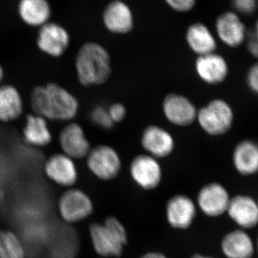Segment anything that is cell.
Instances as JSON below:
<instances>
[{"instance_id": "6da1fadb", "label": "cell", "mask_w": 258, "mask_h": 258, "mask_svg": "<svg viewBox=\"0 0 258 258\" xmlns=\"http://www.w3.org/2000/svg\"><path fill=\"white\" fill-rule=\"evenodd\" d=\"M30 101L34 113L47 120H71L76 118L79 110L76 97L55 83L34 88Z\"/></svg>"}, {"instance_id": "7a4b0ae2", "label": "cell", "mask_w": 258, "mask_h": 258, "mask_svg": "<svg viewBox=\"0 0 258 258\" xmlns=\"http://www.w3.org/2000/svg\"><path fill=\"white\" fill-rule=\"evenodd\" d=\"M75 67L78 79L82 86H101L111 77V56L100 44L87 42L78 52Z\"/></svg>"}, {"instance_id": "3957f363", "label": "cell", "mask_w": 258, "mask_h": 258, "mask_svg": "<svg viewBox=\"0 0 258 258\" xmlns=\"http://www.w3.org/2000/svg\"><path fill=\"white\" fill-rule=\"evenodd\" d=\"M90 236L93 247L102 257H118L127 242L125 227L115 217H109L104 224L90 226Z\"/></svg>"}, {"instance_id": "277c9868", "label": "cell", "mask_w": 258, "mask_h": 258, "mask_svg": "<svg viewBox=\"0 0 258 258\" xmlns=\"http://www.w3.org/2000/svg\"><path fill=\"white\" fill-rule=\"evenodd\" d=\"M196 120L205 133L211 137H220L232 128L235 113L228 102L215 98L198 110Z\"/></svg>"}, {"instance_id": "5b68a950", "label": "cell", "mask_w": 258, "mask_h": 258, "mask_svg": "<svg viewBox=\"0 0 258 258\" xmlns=\"http://www.w3.org/2000/svg\"><path fill=\"white\" fill-rule=\"evenodd\" d=\"M86 158L91 172L98 179L104 181L115 179L121 169L122 161L119 154L114 148L106 144L91 149Z\"/></svg>"}, {"instance_id": "8992f818", "label": "cell", "mask_w": 258, "mask_h": 258, "mask_svg": "<svg viewBox=\"0 0 258 258\" xmlns=\"http://www.w3.org/2000/svg\"><path fill=\"white\" fill-rule=\"evenodd\" d=\"M58 210L64 221L68 223H76L82 221L92 214V200L82 190L69 189L60 197Z\"/></svg>"}, {"instance_id": "52a82bcc", "label": "cell", "mask_w": 258, "mask_h": 258, "mask_svg": "<svg viewBox=\"0 0 258 258\" xmlns=\"http://www.w3.org/2000/svg\"><path fill=\"white\" fill-rule=\"evenodd\" d=\"M198 110L187 97L169 93L162 102V111L169 123L176 126L186 127L196 120Z\"/></svg>"}, {"instance_id": "ba28073f", "label": "cell", "mask_w": 258, "mask_h": 258, "mask_svg": "<svg viewBox=\"0 0 258 258\" xmlns=\"http://www.w3.org/2000/svg\"><path fill=\"white\" fill-rule=\"evenodd\" d=\"M130 174L134 182L142 189H153L161 183L162 168L156 158L139 154L131 162Z\"/></svg>"}, {"instance_id": "9c48e42d", "label": "cell", "mask_w": 258, "mask_h": 258, "mask_svg": "<svg viewBox=\"0 0 258 258\" xmlns=\"http://www.w3.org/2000/svg\"><path fill=\"white\" fill-rule=\"evenodd\" d=\"M69 32L59 24L47 23L40 27L37 45L43 53L52 57L63 55L70 46Z\"/></svg>"}, {"instance_id": "30bf717a", "label": "cell", "mask_w": 258, "mask_h": 258, "mask_svg": "<svg viewBox=\"0 0 258 258\" xmlns=\"http://www.w3.org/2000/svg\"><path fill=\"white\" fill-rule=\"evenodd\" d=\"M141 145L147 154L161 159L170 156L175 149V140L169 132L157 125H149L144 129Z\"/></svg>"}, {"instance_id": "8fae6325", "label": "cell", "mask_w": 258, "mask_h": 258, "mask_svg": "<svg viewBox=\"0 0 258 258\" xmlns=\"http://www.w3.org/2000/svg\"><path fill=\"white\" fill-rule=\"evenodd\" d=\"M195 69L199 79L210 86L221 84L227 79L230 71L225 57L216 52L198 56Z\"/></svg>"}, {"instance_id": "7c38bea8", "label": "cell", "mask_w": 258, "mask_h": 258, "mask_svg": "<svg viewBox=\"0 0 258 258\" xmlns=\"http://www.w3.org/2000/svg\"><path fill=\"white\" fill-rule=\"evenodd\" d=\"M59 142L62 153L74 160L86 158L92 149L83 127L75 122L61 130Z\"/></svg>"}, {"instance_id": "4fadbf2b", "label": "cell", "mask_w": 258, "mask_h": 258, "mask_svg": "<svg viewBox=\"0 0 258 258\" xmlns=\"http://www.w3.org/2000/svg\"><path fill=\"white\" fill-rule=\"evenodd\" d=\"M45 173L51 181L62 186H72L78 180L74 160L63 153L52 154L45 162Z\"/></svg>"}, {"instance_id": "5bb4252c", "label": "cell", "mask_w": 258, "mask_h": 258, "mask_svg": "<svg viewBox=\"0 0 258 258\" xmlns=\"http://www.w3.org/2000/svg\"><path fill=\"white\" fill-rule=\"evenodd\" d=\"M230 198L228 191L220 183L205 185L198 194V203L209 217H217L227 212Z\"/></svg>"}, {"instance_id": "9a60e30c", "label": "cell", "mask_w": 258, "mask_h": 258, "mask_svg": "<svg viewBox=\"0 0 258 258\" xmlns=\"http://www.w3.org/2000/svg\"><path fill=\"white\" fill-rule=\"evenodd\" d=\"M215 28L219 38L227 47L235 48L245 40V26L235 13L226 12L219 16Z\"/></svg>"}, {"instance_id": "2e32d148", "label": "cell", "mask_w": 258, "mask_h": 258, "mask_svg": "<svg viewBox=\"0 0 258 258\" xmlns=\"http://www.w3.org/2000/svg\"><path fill=\"white\" fill-rule=\"evenodd\" d=\"M103 23L108 31L123 35L132 31L134 17L128 5L119 0L111 2L104 10Z\"/></svg>"}, {"instance_id": "e0dca14e", "label": "cell", "mask_w": 258, "mask_h": 258, "mask_svg": "<svg viewBox=\"0 0 258 258\" xmlns=\"http://www.w3.org/2000/svg\"><path fill=\"white\" fill-rule=\"evenodd\" d=\"M166 214L171 227L184 230L192 223L196 215V207L187 196L176 195L168 202Z\"/></svg>"}, {"instance_id": "ac0fdd59", "label": "cell", "mask_w": 258, "mask_h": 258, "mask_svg": "<svg viewBox=\"0 0 258 258\" xmlns=\"http://www.w3.org/2000/svg\"><path fill=\"white\" fill-rule=\"evenodd\" d=\"M227 212L229 216L242 228L249 229L257 225L258 207L255 200L246 195L230 199Z\"/></svg>"}, {"instance_id": "d6986e66", "label": "cell", "mask_w": 258, "mask_h": 258, "mask_svg": "<svg viewBox=\"0 0 258 258\" xmlns=\"http://www.w3.org/2000/svg\"><path fill=\"white\" fill-rule=\"evenodd\" d=\"M232 163L236 171L243 176L255 174L258 169V147L249 139L241 141L234 149Z\"/></svg>"}, {"instance_id": "ffe728a7", "label": "cell", "mask_w": 258, "mask_h": 258, "mask_svg": "<svg viewBox=\"0 0 258 258\" xmlns=\"http://www.w3.org/2000/svg\"><path fill=\"white\" fill-rule=\"evenodd\" d=\"M186 41L192 52L198 56L215 52L217 41L210 29L203 23L190 25L186 32Z\"/></svg>"}, {"instance_id": "44dd1931", "label": "cell", "mask_w": 258, "mask_h": 258, "mask_svg": "<svg viewBox=\"0 0 258 258\" xmlns=\"http://www.w3.org/2000/svg\"><path fill=\"white\" fill-rule=\"evenodd\" d=\"M24 102L18 89L12 85L0 86V121L8 123L23 114Z\"/></svg>"}, {"instance_id": "7402d4cb", "label": "cell", "mask_w": 258, "mask_h": 258, "mask_svg": "<svg viewBox=\"0 0 258 258\" xmlns=\"http://www.w3.org/2000/svg\"><path fill=\"white\" fill-rule=\"evenodd\" d=\"M23 138L29 145L47 147L52 140L47 120L37 114H28L23 128Z\"/></svg>"}, {"instance_id": "603a6c76", "label": "cell", "mask_w": 258, "mask_h": 258, "mask_svg": "<svg viewBox=\"0 0 258 258\" xmlns=\"http://www.w3.org/2000/svg\"><path fill=\"white\" fill-rule=\"evenodd\" d=\"M221 247L227 258H251L254 253L253 242L242 230L232 231L226 235Z\"/></svg>"}, {"instance_id": "cb8c5ba5", "label": "cell", "mask_w": 258, "mask_h": 258, "mask_svg": "<svg viewBox=\"0 0 258 258\" xmlns=\"http://www.w3.org/2000/svg\"><path fill=\"white\" fill-rule=\"evenodd\" d=\"M18 13L27 25L41 27L50 19L51 8L47 0H20Z\"/></svg>"}, {"instance_id": "d4e9b609", "label": "cell", "mask_w": 258, "mask_h": 258, "mask_svg": "<svg viewBox=\"0 0 258 258\" xmlns=\"http://www.w3.org/2000/svg\"><path fill=\"white\" fill-rule=\"evenodd\" d=\"M25 254L23 244L16 234L0 230V258H25Z\"/></svg>"}, {"instance_id": "484cf974", "label": "cell", "mask_w": 258, "mask_h": 258, "mask_svg": "<svg viewBox=\"0 0 258 258\" xmlns=\"http://www.w3.org/2000/svg\"><path fill=\"white\" fill-rule=\"evenodd\" d=\"M91 121L97 126L105 129V130H111L114 126V123L112 121L111 117L108 114V109L101 106L95 107L91 111Z\"/></svg>"}, {"instance_id": "4316f807", "label": "cell", "mask_w": 258, "mask_h": 258, "mask_svg": "<svg viewBox=\"0 0 258 258\" xmlns=\"http://www.w3.org/2000/svg\"><path fill=\"white\" fill-rule=\"evenodd\" d=\"M107 109H108V114H109L112 121L113 122L114 124L123 121L125 119V116H126V108L122 103H113Z\"/></svg>"}, {"instance_id": "83f0119b", "label": "cell", "mask_w": 258, "mask_h": 258, "mask_svg": "<svg viewBox=\"0 0 258 258\" xmlns=\"http://www.w3.org/2000/svg\"><path fill=\"white\" fill-rule=\"evenodd\" d=\"M234 7L239 13L252 14L257 8V0H232Z\"/></svg>"}, {"instance_id": "f1b7e54d", "label": "cell", "mask_w": 258, "mask_h": 258, "mask_svg": "<svg viewBox=\"0 0 258 258\" xmlns=\"http://www.w3.org/2000/svg\"><path fill=\"white\" fill-rule=\"evenodd\" d=\"M246 83L251 92L257 94L258 92V66L257 63L251 66L247 71Z\"/></svg>"}, {"instance_id": "f546056e", "label": "cell", "mask_w": 258, "mask_h": 258, "mask_svg": "<svg viewBox=\"0 0 258 258\" xmlns=\"http://www.w3.org/2000/svg\"><path fill=\"white\" fill-rule=\"evenodd\" d=\"M170 8L177 12H188L191 10L196 3V0H165Z\"/></svg>"}, {"instance_id": "4dcf8cb0", "label": "cell", "mask_w": 258, "mask_h": 258, "mask_svg": "<svg viewBox=\"0 0 258 258\" xmlns=\"http://www.w3.org/2000/svg\"><path fill=\"white\" fill-rule=\"evenodd\" d=\"M247 49L249 53L253 57H257L258 54V44H257V24H256L254 32L251 34L247 42Z\"/></svg>"}, {"instance_id": "1f68e13d", "label": "cell", "mask_w": 258, "mask_h": 258, "mask_svg": "<svg viewBox=\"0 0 258 258\" xmlns=\"http://www.w3.org/2000/svg\"><path fill=\"white\" fill-rule=\"evenodd\" d=\"M141 258H167L164 254L159 253V252H149L144 254Z\"/></svg>"}, {"instance_id": "d6a6232c", "label": "cell", "mask_w": 258, "mask_h": 258, "mask_svg": "<svg viewBox=\"0 0 258 258\" xmlns=\"http://www.w3.org/2000/svg\"><path fill=\"white\" fill-rule=\"evenodd\" d=\"M5 77V71L4 69H3V66H2V64H0V83L2 82V81H3V79H4Z\"/></svg>"}, {"instance_id": "836d02e7", "label": "cell", "mask_w": 258, "mask_h": 258, "mask_svg": "<svg viewBox=\"0 0 258 258\" xmlns=\"http://www.w3.org/2000/svg\"><path fill=\"white\" fill-rule=\"evenodd\" d=\"M191 258H213L211 257H208V256L203 255V254H196V255L193 256Z\"/></svg>"}, {"instance_id": "e575fe53", "label": "cell", "mask_w": 258, "mask_h": 258, "mask_svg": "<svg viewBox=\"0 0 258 258\" xmlns=\"http://www.w3.org/2000/svg\"><path fill=\"white\" fill-rule=\"evenodd\" d=\"M3 198V188H2L1 184H0V201H1L2 199Z\"/></svg>"}]
</instances>
